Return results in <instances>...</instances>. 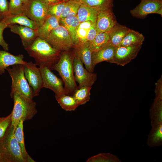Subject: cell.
<instances>
[{
    "label": "cell",
    "instance_id": "6da1fadb",
    "mask_svg": "<svg viewBox=\"0 0 162 162\" xmlns=\"http://www.w3.org/2000/svg\"><path fill=\"white\" fill-rule=\"evenodd\" d=\"M25 50L29 56L34 59L37 65H44L51 70L58 61L61 52L53 47L46 40L38 37Z\"/></svg>",
    "mask_w": 162,
    "mask_h": 162
},
{
    "label": "cell",
    "instance_id": "7a4b0ae2",
    "mask_svg": "<svg viewBox=\"0 0 162 162\" xmlns=\"http://www.w3.org/2000/svg\"><path fill=\"white\" fill-rule=\"evenodd\" d=\"M14 105L11 114V125L16 128L21 120L23 122L32 118L37 113L36 103L31 99L16 92L10 93Z\"/></svg>",
    "mask_w": 162,
    "mask_h": 162
},
{
    "label": "cell",
    "instance_id": "3957f363",
    "mask_svg": "<svg viewBox=\"0 0 162 162\" xmlns=\"http://www.w3.org/2000/svg\"><path fill=\"white\" fill-rule=\"evenodd\" d=\"M61 52L58 62L53 66L52 70L57 71L64 83L66 94H72L77 88L75 80L73 70L74 52Z\"/></svg>",
    "mask_w": 162,
    "mask_h": 162
},
{
    "label": "cell",
    "instance_id": "277c9868",
    "mask_svg": "<svg viewBox=\"0 0 162 162\" xmlns=\"http://www.w3.org/2000/svg\"><path fill=\"white\" fill-rule=\"evenodd\" d=\"M11 124L0 139V153L6 162H25L19 143L14 135Z\"/></svg>",
    "mask_w": 162,
    "mask_h": 162
},
{
    "label": "cell",
    "instance_id": "5b68a950",
    "mask_svg": "<svg viewBox=\"0 0 162 162\" xmlns=\"http://www.w3.org/2000/svg\"><path fill=\"white\" fill-rule=\"evenodd\" d=\"M6 69L12 80L10 93L16 92L31 99L34 97L32 88L25 78L23 64L13 65Z\"/></svg>",
    "mask_w": 162,
    "mask_h": 162
},
{
    "label": "cell",
    "instance_id": "8992f818",
    "mask_svg": "<svg viewBox=\"0 0 162 162\" xmlns=\"http://www.w3.org/2000/svg\"><path fill=\"white\" fill-rule=\"evenodd\" d=\"M48 6L44 0H29L23 4L22 13L39 27L47 16Z\"/></svg>",
    "mask_w": 162,
    "mask_h": 162
},
{
    "label": "cell",
    "instance_id": "52a82bcc",
    "mask_svg": "<svg viewBox=\"0 0 162 162\" xmlns=\"http://www.w3.org/2000/svg\"><path fill=\"white\" fill-rule=\"evenodd\" d=\"M46 40L53 47L61 52L69 51L74 44L67 29L60 25L52 30Z\"/></svg>",
    "mask_w": 162,
    "mask_h": 162
},
{
    "label": "cell",
    "instance_id": "ba28073f",
    "mask_svg": "<svg viewBox=\"0 0 162 162\" xmlns=\"http://www.w3.org/2000/svg\"><path fill=\"white\" fill-rule=\"evenodd\" d=\"M42 77L43 88L49 89L55 94V97L66 94L63 82L57 77L47 67L44 65L39 66Z\"/></svg>",
    "mask_w": 162,
    "mask_h": 162
},
{
    "label": "cell",
    "instance_id": "9c48e42d",
    "mask_svg": "<svg viewBox=\"0 0 162 162\" xmlns=\"http://www.w3.org/2000/svg\"><path fill=\"white\" fill-rule=\"evenodd\" d=\"M24 75L29 85L33 90L34 97L39 95L43 88V83L39 68L32 62H26L23 64Z\"/></svg>",
    "mask_w": 162,
    "mask_h": 162
},
{
    "label": "cell",
    "instance_id": "30bf717a",
    "mask_svg": "<svg viewBox=\"0 0 162 162\" xmlns=\"http://www.w3.org/2000/svg\"><path fill=\"white\" fill-rule=\"evenodd\" d=\"M83 64L80 58L74 55L73 70L75 80L79 84V87H92L97 80V74L88 71L84 68Z\"/></svg>",
    "mask_w": 162,
    "mask_h": 162
},
{
    "label": "cell",
    "instance_id": "8fae6325",
    "mask_svg": "<svg viewBox=\"0 0 162 162\" xmlns=\"http://www.w3.org/2000/svg\"><path fill=\"white\" fill-rule=\"evenodd\" d=\"M133 17L143 18L148 15L156 14L162 15V0H141L140 3L130 11Z\"/></svg>",
    "mask_w": 162,
    "mask_h": 162
},
{
    "label": "cell",
    "instance_id": "7c38bea8",
    "mask_svg": "<svg viewBox=\"0 0 162 162\" xmlns=\"http://www.w3.org/2000/svg\"><path fill=\"white\" fill-rule=\"evenodd\" d=\"M142 45L134 46H119L116 47L112 63L124 66L134 59Z\"/></svg>",
    "mask_w": 162,
    "mask_h": 162
},
{
    "label": "cell",
    "instance_id": "4fadbf2b",
    "mask_svg": "<svg viewBox=\"0 0 162 162\" xmlns=\"http://www.w3.org/2000/svg\"><path fill=\"white\" fill-rule=\"evenodd\" d=\"M117 22L112 9H108L100 12L95 22L97 33L108 32Z\"/></svg>",
    "mask_w": 162,
    "mask_h": 162
},
{
    "label": "cell",
    "instance_id": "5bb4252c",
    "mask_svg": "<svg viewBox=\"0 0 162 162\" xmlns=\"http://www.w3.org/2000/svg\"><path fill=\"white\" fill-rule=\"evenodd\" d=\"M7 28L20 36L25 49L31 45L38 37V29L28 27L15 24L9 25Z\"/></svg>",
    "mask_w": 162,
    "mask_h": 162
},
{
    "label": "cell",
    "instance_id": "9a60e30c",
    "mask_svg": "<svg viewBox=\"0 0 162 162\" xmlns=\"http://www.w3.org/2000/svg\"><path fill=\"white\" fill-rule=\"evenodd\" d=\"M90 42L78 43L74 44V54L78 56L89 72H93L92 63V51L90 47Z\"/></svg>",
    "mask_w": 162,
    "mask_h": 162
},
{
    "label": "cell",
    "instance_id": "2e32d148",
    "mask_svg": "<svg viewBox=\"0 0 162 162\" xmlns=\"http://www.w3.org/2000/svg\"><path fill=\"white\" fill-rule=\"evenodd\" d=\"M115 48L110 43L99 50L92 52V60L93 68H94L96 64L103 62L112 63Z\"/></svg>",
    "mask_w": 162,
    "mask_h": 162
},
{
    "label": "cell",
    "instance_id": "e0dca14e",
    "mask_svg": "<svg viewBox=\"0 0 162 162\" xmlns=\"http://www.w3.org/2000/svg\"><path fill=\"white\" fill-rule=\"evenodd\" d=\"M24 56L19 54L14 55L5 50H0V74L5 72L7 68L17 64H25Z\"/></svg>",
    "mask_w": 162,
    "mask_h": 162
},
{
    "label": "cell",
    "instance_id": "ac0fdd59",
    "mask_svg": "<svg viewBox=\"0 0 162 162\" xmlns=\"http://www.w3.org/2000/svg\"><path fill=\"white\" fill-rule=\"evenodd\" d=\"M59 19L47 16L42 24L38 29V37L46 40L51 32L59 25Z\"/></svg>",
    "mask_w": 162,
    "mask_h": 162
},
{
    "label": "cell",
    "instance_id": "d6986e66",
    "mask_svg": "<svg viewBox=\"0 0 162 162\" xmlns=\"http://www.w3.org/2000/svg\"><path fill=\"white\" fill-rule=\"evenodd\" d=\"M130 29L117 22L108 32L110 44L115 47L119 46L123 38Z\"/></svg>",
    "mask_w": 162,
    "mask_h": 162
},
{
    "label": "cell",
    "instance_id": "ffe728a7",
    "mask_svg": "<svg viewBox=\"0 0 162 162\" xmlns=\"http://www.w3.org/2000/svg\"><path fill=\"white\" fill-rule=\"evenodd\" d=\"M0 21H3L7 26L10 25L16 24L38 29V27L35 23L23 14L13 15L10 14Z\"/></svg>",
    "mask_w": 162,
    "mask_h": 162
},
{
    "label": "cell",
    "instance_id": "44dd1931",
    "mask_svg": "<svg viewBox=\"0 0 162 162\" xmlns=\"http://www.w3.org/2000/svg\"><path fill=\"white\" fill-rule=\"evenodd\" d=\"M162 95H155V98L150 110L152 127L162 123Z\"/></svg>",
    "mask_w": 162,
    "mask_h": 162
},
{
    "label": "cell",
    "instance_id": "7402d4cb",
    "mask_svg": "<svg viewBox=\"0 0 162 162\" xmlns=\"http://www.w3.org/2000/svg\"><path fill=\"white\" fill-rule=\"evenodd\" d=\"M23 121L21 120L14 131V135L20 148L21 152L25 162H34L28 155L26 150L23 131Z\"/></svg>",
    "mask_w": 162,
    "mask_h": 162
},
{
    "label": "cell",
    "instance_id": "603a6c76",
    "mask_svg": "<svg viewBox=\"0 0 162 162\" xmlns=\"http://www.w3.org/2000/svg\"><path fill=\"white\" fill-rule=\"evenodd\" d=\"M100 11L98 10L81 4L76 16L80 22L90 21L94 23L97 15Z\"/></svg>",
    "mask_w": 162,
    "mask_h": 162
},
{
    "label": "cell",
    "instance_id": "cb8c5ba5",
    "mask_svg": "<svg viewBox=\"0 0 162 162\" xmlns=\"http://www.w3.org/2000/svg\"><path fill=\"white\" fill-rule=\"evenodd\" d=\"M80 23L76 16H71L59 19V24L64 26L69 33L74 44L76 43V34L77 27Z\"/></svg>",
    "mask_w": 162,
    "mask_h": 162
},
{
    "label": "cell",
    "instance_id": "d4e9b609",
    "mask_svg": "<svg viewBox=\"0 0 162 162\" xmlns=\"http://www.w3.org/2000/svg\"><path fill=\"white\" fill-rule=\"evenodd\" d=\"M144 39V36L142 33L130 29L123 38L119 46L142 45Z\"/></svg>",
    "mask_w": 162,
    "mask_h": 162
},
{
    "label": "cell",
    "instance_id": "484cf974",
    "mask_svg": "<svg viewBox=\"0 0 162 162\" xmlns=\"http://www.w3.org/2000/svg\"><path fill=\"white\" fill-rule=\"evenodd\" d=\"M55 97L61 108L66 111H74L79 106L72 95L63 94Z\"/></svg>",
    "mask_w": 162,
    "mask_h": 162
},
{
    "label": "cell",
    "instance_id": "4316f807",
    "mask_svg": "<svg viewBox=\"0 0 162 162\" xmlns=\"http://www.w3.org/2000/svg\"><path fill=\"white\" fill-rule=\"evenodd\" d=\"M92 87L83 86L77 87L73 92L72 96L79 106L85 104L90 99Z\"/></svg>",
    "mask_w": 162,
    "mask_h": 162
},
{
    "label": "cell",
    "instance_id": "83f0119b",
    "mask_svg": "<svg viewBox=\"0 0 162 162\" xmlns=\"http://www.w3.org/2000/svg\"><path fill=\"white\" fill-rule=\"evenodd\" d=\"M162 143V123L152 127L148 135L147 143L150 147L159 146Z\"/></svg>",
    "mask_w": 162,
    "mask_h": 162
},
{
    "label": "cell",
    "instance_id": "f1b7e54d",
    "mask_svg": "<svg viewBox=\"0 0 162 162\" xmlns=\"http://www.w3.org/2000/svg\"><path fill=\"white\" fill-rule=\"evenodd\" d=\"M110 43L108 32L99 33L90 42V47L93 52L99 50Z\"/></svg>",
    "mask_w": 162,
    "mask_h": 162
},
{
    "label": "cell",
    "instance_id": "f546056e",
    "mask_svg": "<svg viewBox=\"0 0 162 162\" xmlns=\"http://www.w3.org/2000/svg\"><path fill=\"white\" fill-rule=\"evenodd\" d=\"M113 0H80L81 4L100 11L112 9Z\"/></svg>",
    "mask_w": 162,
    "mask_h": 162
},
{
    "label": "cell",
    "instance_id": "4dcf8cb0",
    "mask_svg": "<svg viewBox=\"0 0 162 162\" xmlns=\"http://www.w3.org/2000/svg\"><path fill=\"white\" fill-rule=\"evenodd\" d=\"M93 23L90 21L80 22L76 30V44L84 42Z\"/></svg>",
    "mask_w": 162,
    "mask_h": 162
},
{
    "label": "cell",
    "instance_id": "1f68e13d",
    "mask_svg": "<svg viewBox=\"0 0 162 162\" xmlns=\"http://www.w3.org/2000/svg\"><path fill=\"white\" fill-rule=\"evenodd\" d=\"M81 4L80 1H70L66 2L60 19L69 16H76Z\"/></svg>",
    "mask_w": 162,
    "mask_h": 162
},
{
    "label": "cell",
    "instance_id": "d6a6232c",
    "mask_svg": "<svg viewBox=\"0 0 162 162\" xmlns=\"http://www.w3.org/2000/svg\"><path fill=\"white\" fill-rule=\"evenodd\" d=\"M87 162H120V160L116 156L110 153H100L92 156Z\"/></svg>",
    "mask_w": 162,
    "mask_h": 162
},
{
    "label": "cell",
    "instance_id": "836d02e7",
    "mask_svg": "<svg viewBox=\"0 0 162 162\" xmlns=\"http://www.w3.org/2000/svg\"><path fill=\"white\" fill-rule=\"evenodd\" d=\"M66 2H62L48 6L47 16H50L60 19L64 10Z\"/></svg>",
    "mask_w": 162,
    "mask_h": 162
},
{
    "label": "cell",
    "instance_id": "e575fe53",
    "mask_svg": "<svg viewBox=\"0 0 162 162\" xmlns=\"http://www.w3.org/2000/svg\"><path fill=\"white\" fill-rule=\"evenodd\" d=\"M23 4L22 0H10L9 2V13L13 15L22 14Z\"/></svg>",
    "mask_w": 162,
    "mask_h": 162
},
{
    "label": "cell",
    "instance_id": "d590c367",
    "mask_svg": "<svg viewBox=\"0 0 162 162\" xmlns=\"http://www.w3.org/2000/svg\"><path fill=\"white\" fill-rule=\"evenodd\" d=\"M11 113L0 120V139L4 136L11 124Z\"/></svg>",
    "mask_w": 162,
    "mask_h": 162
},
{
    "label": "cell",
    "instance_id": "8d00e7d4",
    "mask_svg": "<svg viewBox=\"0 0 162 162\" xmlns=\"http://www.w3.org/2000/svg\"><path fill=\"white\" fill-rule=\"evenodd\" d=\"M9 14V2L7 0H0V20Z\"/></svg>",
    "mask_w": 162,
    "mask_h": 162
},
{
    "label": "cell",
    "instance_id": "74e56055",
    "mask_svg": "<svg viewBox=\"0 0 162 162\" xmlns=\"http://www.w3.org/2000/svg\"><path fill=\"white\" fill-rule=\"evenodd\" d=\"M7 28V26L3 21H0V46L4 50L8 51L9 49V45L4 40L3 36V31Z\"/></svg>",
    "mask_w": 162,
    "mask_h": 162
},
{
    "label": "cell",
    "instance_id": "f35d334b",
    "mask_svg": "<svg viewBox=\"0 0 162 162\" xmlns=\"http://www.w3.org/2000/svg\"><path fill=\"white\" fill-rule=\"evenodd\" d=\"M97 34L95 23H93L84 42H91L94 39Z\"/></svg>",
    "mask_w": 162,
    "mask_h": 162
},
{
    "label": "cell",
    "instance_id": "ab89813d",
    "mask_svg": "<svg viewBox=\"0 0 162 162\" xmlns=\"http://www.w3.org/2000/svg\"><path fill=\"white\" fill-rule=\"evenodd\" d=\"M49 5L57 3L62 1V0H44Z\"/></svg>",
    "mask_w": 162,
    "mask_h": 162
},
{
    "label": "cell",
    "instance_id": "60d3db41",
    "mask_svg": "<svg viewBox=\"0 0 162 162\" xmlns=\"http://www.w3.org/2000/svg\"><path fill=\"white\" fill-rule=\"evenodd\" d=\"M0 162H6L4 158L0 153Z\"/></svg>",
    "mask_w": 162,
    "mask_h": 162
},
{
    "label": "cell",
    "instance_id": "b9f144b4",
    "mask_svg": "<svg viewBox=\"0 0 162 162\" xmlns=\"http://www.w3.org/2000/svg\"><path fill=\"white\" fill-rule=\"evenodd\" d=\"M64 1L67 2L70 1H80V0H62Z\"/></svg>",
    "mask_w": 162,
    "mask_h": 162
},
{
    "label": "cell",
    "instance_id": "7bdbcfd3",
    "mask_svg": "<svg viewBox=\"0 0 162 162\" xmlns=\"http://www.w3.org/2000/svg\"><path fill=\"white\" fill-rule=\"evenodd\" d=\"M23 2V3L24 4L26 3L27 2H28L29 0H22Z\"/></svg>",
    "mask_w": 162,
    "mask_h": 162
},
{
    "label": "cell",
    "instance_id": "ee69618b",
    "mask_svg": "<svg viewBox=\"0 0 162 162\" xmlns=\"http://www.w3.org/2000/svg\"><path fill=\"white\" fill-rule=\"evenodd\" d=\"M3 118V117L0 118V120H1Z\"/></svg>",
    "mask_w": 162,
    "mask_h": 162
},
{
    "label": "cell",
    "instance_id": "f6af8a7d",
    "mask_svg": "<svg viewBox=\"0 0 162 162\" xmlns=\"http://www.w3.org/2000/svg\"></svg>",
    "mask_w": 162,
    "mask_h": 162
}]
</instances>
